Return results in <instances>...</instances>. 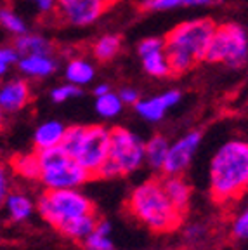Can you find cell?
I'll return each mask as SVG.
<instances>
[{
  "label": "cell",
  "instance_id": "cell-16",
  "mask_svg": "<svg viewBox=\"0 0 248 250\" xmlns=\"http://www.w3.org/2000/svg\"><path fill=\"white\" fill-rule=\"evenodd\" d=\"M160 183H162L163 189H165V193H167L168 200L175 205V208L184 214L187 205H189V200H191L189 184H187L181 176H167V177H163Z\"/></svg>",
  "mask_w": 248,
  "mask_h": 250
},
{
  "label": "cell",
  "instance_id": "cell-20",
  "mask_svg": "<svg viewBox=\"0 0 248 250\" xmlns=\"http://www.w3.org/2000/svg\"><path fill=\"white\" fill-rule=\"evenodd\" d=\"M170 143L163 136H153L146 141V164L155 170H163Z\"/></svg>",
  "mask_w": 248,
  "mask_h": 250
},
{
  "label": "cell",
  "instance_id": "cell-3",
  "mask_svg": "<svg viewBox=\"0 0 248 250\" xmlns=\"http://www.w3.org/2000/svg\"><path fill=\"white\" fill-rule=\"evenodd\" d=\"M127 208L134 217L155 233H170L181 224L183 212L168 200L160 181H144L132 189Z\"/></svg>",
  "mask_w": 248,
  "mask_h": 250
},
{
  "label": "cell",
  "instance_id": "cell-30",
  "mask_svg": "<svg viewBox=\"0 0 248 250\" xmlns=\"http://www.w3.org/2000/svg\"><path fill=\"white\" fill-rule=\"evenodd\" d=\"M9 174H7V168L4 165L0 164V208L4 207L5 198L9 195Z\"/></svg>",
  "mask_w": 248,
  "mask_h": 250
},
{
  "label": "cell",
  "instance_id": "cell-5",
  "mask_svg": "<svg viewBox=\"0 0 248 250\" xmlns=\"http://www.w3.org/2000/svg\"><path fill=\"white\" fill-rule=\"evenodd\" d=\"M111 130L103 125H73L68 127L61 146L85 168L97 177L109 153Z\"/></svg>",
  "mask_w": 248,
  "mask_h": 250
},
{
  "label": "cell",
  "instance_id": "cell-25",
  "mask_svg": "<svg viewBox=\"0 0 248 250\" xmlns=\"http://www.w3.org/2000/svg\"><path fill=\"white\" fill-rule=\"evenodd\" d=\"M0 28L5 30L7 33H11V35H16V37L28 33L26 21H24L16 11L7 9V7L0 9Z\"/></svg>",
  "mask_w": 248,
  "mask_h": 250
},
{
  "label": "cell",
  "instance_id": "cell-24",
  "mask_svg": "<svg viewBox=\"0 0 248 250\" xmlns=\"http://www.w3.org/2000/svg\"><path fill=\"white\" fill-rule=\"evenodd\" d=\"M122 109H124V101L113 90L103 94V96H96V111L99 113V117L115 118L122 113Z\"/></svg>",
  "mask_w": 248,
  "mask_h": 250
},
{
  "label": "cell",
  "instance_id": "cell-14",
  "mask_svg": "<svg viewBox=\"0 0 248 250\" xmlns=\"http://www.w3.org/2000/svg\"><path fill=\"white\" fill-rule=\"evenodd\" d=\"M18 68L28 78H45L54 73L58 62L51 54L21 56L18 59Z\"/></svg>",
  "mask_w": 248,
  "mask_h": 250
},
{
  "label": "cell",
  "instance_id": "cell-15",
  "mask_svg": "<svg viewBox=\"0 0 248 250\" xmlns=\"http://www.w3.org/2000/svg\"><path fill=\"white\" fill-rule=\"evenodd\" d=\"M66 129L68 127L64 124H61L59 120H47L43 124H40L37 127L35 134H33V143H35L37 151L61 145Z\"/></svg>",
  "mask_w": 248,
  "mask_h": 250
},
{
  "label": "cell",
  "instance_id": "cell-2",
  "mask_svg": "<svg viewBox=\"0 0 248 250\" xmlns=\"http://www.w3.org/2000/svg\"><path fill=\"white\" fill-rule=\"evenodd\" d=\"M210 193L217 203H229L248 189V141L231 139L210 160Z\"/></svg>",
  "mask_w": 248,
  "mask_h": 250
},
{
  "label": "cell",
  "instance_id": "cell-27",
  "mask_svg": "<svg viewBox=\"0 0 248 250\" xmlns=\"http://www.w3.org/2000/svg\"><path fill=\"white\" fill-rule=\"evenodd\" d=\"M82 96V89L75 83H61V85L54 87L51 90V99L54 103H66L70 101V99H75V98H80Z\"/></svg>",
  "mask_w": 248,
  "mask_h": 250
},
{
  "label": "cell",
  "instance_id": "cell-34",
  "mask_svg": "<svg viewBox=\"0 0 248 250\" xmlns=\"http://www.w3.org/2000/svg\"><path fill=\"white\" fill-rule=\"evenodd\" d=\"M111 90V87L108 85V83H99V85L94 89V96H103V94L109 92Z\"/></svg>",
  "mask_w": 248,
  "mask_h": 250
},
{
  "label": "cell",
  "instance_id": "cell-21",
  "mask_svg": "<svg viewBox=\"0 0 248 250\" xmlns=\"http://www.w3.org/2000/svg\"><path fill=\"white\" fill-rule=\"evenodd\" d=\"M85 250H115L111 240V224L108 221H97L92 233L83 240Z\"/></svg>",
  "mask_w": 248,
  "mask_h": 250
},
{
  "label": "cell",
  "instance_id": "cell-32",
  "mask_svg": "<svg viewBox=\"0 0 248 250\" xmlns=\"http://www.w3.org/2000/svg\"><path fill=\"white\" fill-rule=\"evenodd\" d=\"M118 96L122 98L124 104H136L139 101V92L134 87H124V89L118 92Z\"/></svg>",
  "mask_w": 248,
  "mask_h": 250
},
{
  "label": "cell",
  "instance_id": "cell-1",
  "mask_svg": "<svg viewBox=\"0 0 248 250\" xmlns=\"http://www.w3.org/2000/svg\"><path fill=\"white\" fill-rule=\"evenodd\" d=\"M40 215L66 238L83 242L96 228L94 205L78 188L47 189L37 203Z\"/></svg>",
  "mask_w": 248,
  "mask_h": 250
},
{
  "label": "cell",
  "instance_id": "cell-29",
  "mask_svg": "<svg viewBox=\"0 0 248 250\" xmlns=\"http://www.w3.org/2000/svg\"><path fill=\"white\" fill-rule=\"evenodd\" d=\"M233 236L238 240H248V207L234 219Z\"/></svg>",
  "mask_w": 248,
  "mask_h": 250
},
{
  "label": "cell",
  "instance_id": "cell-8",
  "mask_svg": "<svg viewBox=\"0 0 248 250\" xmlns=\"http://www.w3.org/2000/svg\"><path fill=\"white\" fill-rule=\"evenodd\" d=\"M248 59V33L240 24L227 23L215 26L207 49L205 61L222 62L229 68L243 66Z\"/></svg>",
  "mask_w": 248,
  "mask_h": 250
},
{
  "label": "cell",
  "instance_id": "cell-28",
  "mask_svg": "<svg viewBox=\"0 0 248 250\" xmlns=\"http://www.w3.org/2000/svg\"><path fill=\"white\" fill-rule=\"evenodd\" d=\"M18 59H20V54L14 47H0V78L7 73L11 64L18 62Z\"/></svg>",
  "mask_w": 248,
  "mask_h": 250
},
{
  "label": "cell",
  "instance_id": "cell-11",
  "mask_svg": "<svg viewBox=\"0 0 248 250\" xmlns=\"http://www.w3.org/2000/svg\"><path fill=\"white\" fill-rule=\"evenodd\" d=\"M137 54H139L141 61H143V68L147 75L163 78L172 73L167 51H165V40L158 39V37H149V39L141 40L137 45Z\"/></svg>",
  "mask_w": 248,
  "mask_h": 250
},
{
  "label": "cell",
  "instance_id": "cell-4",
  "mask_svg": "<svg viewBox=\"0 0 248 250\" xmlns=\"http://www.w3.org/2000/svg\"><path fill=\"white\" fill-rule=\"evenodd\" d=\"M215 24L210 20H189L179 23L165 39V51L172 73H186L200 61H205L207 49Z\"/></svg>",
  "mask_w": 248,
  "mask_h": 250
},
{
  "label": "cell",
  "instance_id": "cell-17",
  "mask_svg": "<svg viewBox=\"0 0 248 250\" xmlns=\"http://www.w3.org/2000/svg\"><path fill=\"white\" fill-rule=\"evenodd\" d=\"M4 207L12 223H23V221L30 219L31 214L35 212V203L31 202L30 196L18 191L9 193L7 198H5Z\"/></svg>",
  "mask_w": 248,
  "mask_h": 250
},
{
  "label": "cell",
  "instance_id": "cell-19",
  "mask_svg": "<svg viewBox=\"0 0 248 250\" xmlns=\"http://www.w3.org/2000/svg\"><path fill=\"white\" fill-rule=\"evenodd\" d=\"M14 49L21 56H33V54H51L52 45L43 35L37 33H24L20 35L14 42Z\"/></svg>",
  "mask_w": 248,
  "mask_h": 250
},
{
  "label": "cell",
  "instance_id": "cell-12",
  "mask_svg": "<svg viewBox=\"0 0 248 250\" xmlns=\"http://www.w3.org/2000/svg\"><path fill=\"white\" fill-rule=\"evenodd\" d=\"M179 101H181V92L179 90H165V92L153 96V98L139 99L134 104V108H136V113L143 120L155 124V122L163 120L165 113L170 108H174Z\"/></svg>",
  "mask_w": 248,
  "mask_h": 250
},
{
  "label": "cell",
  "instance_id": "cell-33",
  "mask_svg": "<svg viewBox=\"0 0 248 250\" xmlns=\"http://www.w3.org/2000/svg\"><path fill=\"white\" fill-rule=\"evenodd\" d=\"M184 234H186V240H189V242H200V240H202V236L205 234V229H203L202 226L194 224V226L187 228Z\"/></svg>",
  "mask_w": 248,
  "mask_h": 250
},
{
  "label": "cell",
  "instance_id": "cell-9",
  "mask_svg": "<svg viewBox=\"0 0 248 250\" xmlns=\"http://www.w3.org/2000/svg\"><path fill=\"white\" fill-rule=\"evenodd\" d=\"M113 0H58V14L70 26L94 24L111 5Z\"/></svg>",
  "mask_w": 248,
  "mask_h": 250
},
{
  "label": "cell",
  "instance_id": "cell-22",
  "mask_svg": "<svg viewBox=\"0 0 248 250\" xmlns=\"http://www.w3.org/2000/svg\"><path fill=\"white\" fill-rule=\"evenodd\" d=\"M12 170L28 181H40V158L39 151L18 155L12 160Z\"/></svg>",
  "mask_w": 248,
  "mask_h": 250
},
{
  "label": "cell",
  "instance_id": "cell-7",
  "mask_svg": "<svg viewBox=\"0 0 248 250\" xmlns=\"http://www.w3.org/2000/svg\"><path fill=\"white\" fill-rule=\"evenodd\" d=\"M40 181L47 189H68L80 188L92 179L89 172L82 167L61 145L54 148L40 149Z\"/></svg>",
  "mask_w": 248,
  "mask_h": 250
},
{
  "label": "cell",
  "instance_id": "cell-31",
  "mask_svg": "<svg viewBox=\"0 0 248 250\" xmlns=\"http://www.w3.org/2000/svg\"><path fill=\"white\" fill-rule=\"evenodd\" d=\"M26 2H30L40 14H49L58 9V0H26Z\"/></svg>",
  "mask_w": 248,
  "mask_h": 250
},
{
  "label": "cell",
  "instance_id": "cell-26",
  "mask_svg": "<svg viewBox=\"0 0 248 250\" xmlns=\"http://www.w3.org/2000/svg\"><path fill=\"white\" fill-rule=\"evenodd\" d=\"M120 37L117 35H103L94 43V56L99 61H109L120 52Z\"/></svg>",
  "mask_w": 248,
  "mask_h": 250
},
{
  "label": "cell",
  "instance_id": "cell-6",
  "mask_svg": "<svg viewBox=\"0 0 248 250\" xmlns=\"http://www.w3.org/2000/svg\"><path fill=\"white\" fill-rule=\"evenodd\" d=\"M144 162H146V141L125 127H115L109 139L108 158L97 177L115 179V177L128 176L143 167Z\"/></svg>",
  "mask_w": 248,
  "mask_h": 250
},
{
  "label": "cell",
  "instance_id": "cell-23",
  "mask_svg": "<svg viewBox=\"0 0 248 250\" xmlns=\"http://www.w3.org/2000/svg\"><path fill=\"white\" fill-rule=\"evenodd\" d=\"M213 0H143L146 11H174L183 7H205Z\"/></svg>",
  "mask_w": 248,
  "mask_h": 250
},
{
  "label": "cell",
  "instance_id": "cell-10",
  "mask_svg": "<svg viewBox=\"0 0 248 250\" xmlns=\"http://www.w3.org/2000/svg\"><path fill=\"white\" fill-rule=\"evenodd\" d=\"M202 143V134L193 130L177 139L174 145L168 148V155L165 165H163V172L165 176H181L187 167H189L193 156L196 155L198 148Z\"/></svg>",
  "mask_w": 248,
  "mask_h": 250
},
{
  "label": "cell",
  "instance_id": "cell-13",
  "mask_svg": "<svg viewBox=\"0 0 248 250\" xmlns=\"http://www.w3.org/2000/svg\"><path fill=\"white\" fill-rule=\"evenodd\" d=\"M30 85L23 78H9L0 83V108L4 113H18L30 103Z\"/></svg>",
  "mask_w": 248,
  "mask_h": 250
},
{
  "label": "cell",
  "instance_id": "cell-18",
  "mask_svg": "<svg viewBox=\"0 0 248 250\" xmlns=\"http://www.w3.org/2000/svg\"><path fill=\"white\" fill-rule=\"evenodd\" d=\"M66 82L75 83L78 87L89 85L96 77V68L94 64L85 58H75L71 59L64 68Z\"/></svg>",
  "mask_w": 248,
  "mask_h": 250
},
{
  "label": "cell",
  "instance_id": "cell-35",
  "mask_svg": "<svg viewBox=\"0 0 248 250\" xmlns=\"http://www.w3.org/2000/svg\"><path fill=\"white\" fill-rule=\"evenodd\" d=\"M2 124H4V109L0 108V127H2Z\"/></svg>",
  "mask_w": 248,
  "mask_h": 250
}]
</instances>
